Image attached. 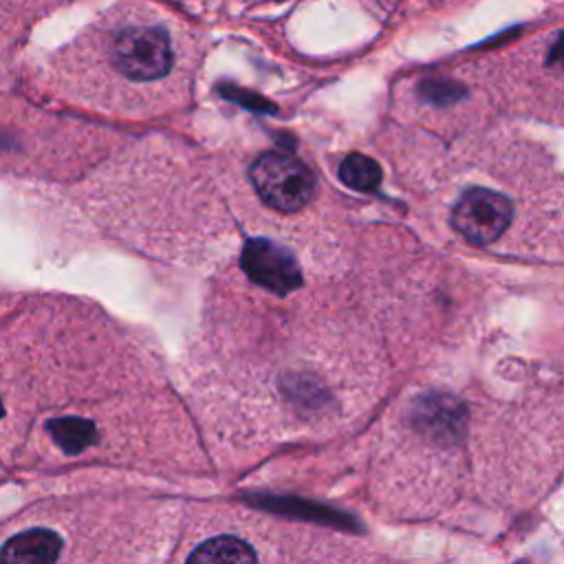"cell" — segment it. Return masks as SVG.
<instances>
[{
  "instance_id": "obj_2",
  "label": "cell",
  "mask_w": 564,
  "mask_h": 564,
  "mask_svg": "<svg viewBox=\"0 0 564 564\" xmlns=\"http://www.w3.org/2000/svg\"><path fill=\"white\" fill-rule=\"evenodd\" d=\"M251 183L258 196L280 212L304 207L315 192L313 172L286 152H262L251 165Z\"/></svg>"
},
{
  "instance_id": "obj_8",
  "label": "cell",
  "mask_w": 564,
  "mask_h": 564,
  "mask_svg": "<svg viewBox=\"0 0 564 564\" xmlns=\"http://www.w3.org/2000/svg\"><path fill=\"white\" fill-rule=\"evenodd\" d=\"M546 64L564 68V33H560L557 40L551 44V48L546 53Z\"/></svg>"
},
{
  "instance_id": "obj_5",
  "label": "cell",
  "mask_w": 564,
  "mask_h": 564,
  "mask_svg": "<svg viewBox=\"0 0 564 564\" xmlns=\"http://www.w3.org/2000/svg\"><path fill=\"white\" fill-rule=\"evenodd\" d=\"M185 564H258V553L247 540L223 533L198 544Z\"/></svg>"
},
{
  "instance_id": "obj_6",
  "label": "cell",
  "mask_w": 564,
  "mask_h": 564,
  "mask_svg": "<svg viewBox=\"0 0 564 564\" xmlns=\"http://www.w3.org/2000/svg\"><path fill=\"white\" fill-rule=\"evenodd\" d=\"M339 178L359 192H372L381 183V167L366 154H348L339 165Z\"/></svg>"
},
{
  "instance_id": "obj_3",
  "label": "cell",
  "mask_w": 564,
  "mask_h": 564,
  "mask_svg": "<svg viewBox=\"0 0 564 564\" xmlns=\"http://www.w3.org/2000/svg\"><path fill=\"white\" fill-rule=\"evenodd\" d=\"M511 218L513 207L509 198L485 187L465 189L452 209L456 231L478 247L498 240L507 231Z\"/></svg>"
},
{
  "instance_id": "obj_9",
  "label": "cell",
  "mask_w": 564,
  "mask_h": 564,
  "mask_svg": "<svg viewBox=\"0 0 564 564\" xmlns=\"http://www.w3.org/2000/svg\"><path fill=\"white\" fill-rule=\"evenodd\" d=\"M4 414V408H2V401H0V416Z\"/></svg>"
},
{
  "instance_id": "obj_4",
  "label": "cell",
  "mask_w": 564,
  "mask_h": 564,
  "mask_svg": "<svg viewBox=\"0 0 564 564\" xmlns=\"http://www.w3.org/2000/svg\"><path fill=\"white\" fill-rule=\"evenodd\" d=\"M240 264L258 284L275 293H289L302 282L295 256L271 238H251L242 249Z\"/></svg>"
},
{
  "instance_id": "obj_1",
  "label": "cell",
  "mask_w": 564,
  "mask_h": 564,
  "mask_svg": "<svg viewBox=\"0 0 564 564\" xmlns=\"http://www.w3.org/2000/svg\"><path fill=\"white\" fill-rule=\"evenodd\" d=\"M108 55L115 70L132 82L163 79L174 64L167 29L150 22H132L117 29L110 37Z\"/></svg>"
},
{
  "instance_id": "obj_7",
  "label": "cell",
  "mask_w": 564,
  "mask_h": 564,
  "mask_svg": "<svg viewBox=\"0 0 564 564\" xmlns=\"http://www.w3.org/2000/svg\"><path fill=\"white\" fill-rule=\"evenodd\" d=\"M416 93L425 104L436 108H447L465 99L467 88L460 82H454L449 77H427L419 82Z\"/></svg>"
}]
</instances>
